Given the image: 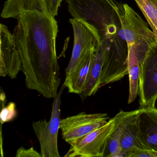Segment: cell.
Returning <instances> with one entry per match:
<instances>
[{"instance_id": "obj_1", "label": "cell", "mask_w": 157, "mask_h": 157, "mask_svg": "<svg viewBox=\"0 0 157 157\" xmlns=\"http://www.w3.org/2000/svg\"><path fill=\"white\" fill-rule=\"evenodd\" d=\"M13 34L22 63L26 87L46 98L58 94L61 76L56 53L57 22L48 13H24Z\"/></svg>"}, {"instance_id": "obj_2", "label": "cell", "mask_w": 157, "mask_h": 157, "mask_svg": "<svg viewBox=\"0 0 157 157\" xmlns=\"http://www.w3.org/2000/svg\"><path fill=\"white\" fill-rule=\"evenodd\" d=\"M66 2L72 18L95 28L101 40L116 33L112 20L116 4L113 0H66Z\"/></svg>"}, {"instance_id": "obj_3", "label": "cell", "mask_w": 157, "mask_h": 157, "mask_svg": "<svg viewBox=\"0 0 157 157\" xmlns=\"http://www.w3.org/2000/svg\"><path fill=\"white\" fill-rule=\"evenodd\" d=\"M64 85L54 97L51 117L49 121L39 120L33 123V127L37 137L42 157H60L58 147V135L60 128V104Z\"/></svg>"}, {"instance_id": "obj_4", "label": "cell", "mask_w": 157, "mask_h": 157, "mask_svg": "<svg viewBox=\"0 0 157 157\" xmlns=\"http://www.w3.org/2000/svg\"><path fill=\"white\" fill-rule=\"evenodd\" d=\"M114 10L120 24L119 37L126 43L128 49L136 43H153L157 36L150 30L147 24L139 15L127 4L119 8L116 4Z\"/></svg>"}, {"instance_id": "obj_5", "label": "cell", "mask_w": 157, "mask_h": 157, "mask_svg": "<svg viewBox=\"0 0 157 157\" xmlns=\"http://www.w3.org/2000/svg\"><path fill=\"white\" fill-rule=\"evenodd\" d=\"M138 95L140 108L155 107L157 100V41L151 45L140 65Z\"/></svg>"}, {"instance_id": "obj_6", "label": "cell", "mask_w": 157, "mask_h": 157, "mask_svg": "<svg viewBox=\"0 0 157 157\" xmlns=\"http://www.w3.org/2000/svg\"><path fill=\"white\" fill-rule=\"evenodd\" d=\"M109 118L106 113L90 114L85 112L68 117L60 122L62 138L70 145L77 140L103 126Z\"/></svg>"}, {"instance_id": "obj_7", "label": "cell", "mask_w": 157, "mask_h": 157, "mask_svg": "<svg viewBox=\"0 0 157 157\" xmlns=\"http://www.w3.org/2000/svg\"><path fill=\"white\" fill-rule=\"evenodd\" d=\"M74 33V44L71 58L66 70V76L73 72L87 53L98 46L101 36L94 27L76 19H71Z\"/></svg>"}, {"instance_id": "obj_8", "label": "cell", "mask_w": 157, "mask_h": 157, "mask_svg": "<svg viewBox=\"0 0 157 157\" xmlns=\"http://www.w3.org/2000/svg\"><path fill=\"white\" fill-rule=\"evenodd\" d=\"M115 124L113 117L103 126L77 140L70 144L65 157H101L105 144Z\"/></svg>"}, {"instance_id": "obj_9", "label": "cell", "mask_w": 157, "mask_h": 157, "mask_svg": "<svg viewBox=\"0 0 157 157\" xmlns=\"http://www.w3.org/2000/svg\"><path fill=\"white\" fill-rule=\"evenodd\" d=\"M22 63L13 34L6 25H0V76L16 78Z\"/></svg>"}, {"instance_id": "obj_10", "label": "cell", "mask_w": 157, "mask_h": 157, "mask_svg": "<svg viewBox=\"0 0 157 157\" xmlns=\"http://www.w3.org/2000/svg\"><path fill=\"white\" fill-rule=\"evenodd\" d=\"M137 122L144 148L157 151V109L155 107L137 109Z\"/></svg>"}, {"instance_id": "obj_11", "label": "cell", "mask_w": 157, "mask_h": 157, "mask_svg": "<svg viewBox=\"0 0 157 157\" xmlns=\"http://www.w3.org/2000/svg\"><path fill=\"white\" fill-rule=\"evenodd\" d=\"M153 43L140 42L128 48V72L129 79L128 104L134 101L138 94L140 69L142 60Z\"/></svg>"}, {"instance_id": "obj_12", "label": "cell", "mask_w": 157, "mask_h": 157, "mask_svg": "<svg viewBox=\"0 0 157 157\" xmlns=\"http://www.w3.org/2000/svg\"><path fill=\"white\" fill-rule=\"evenodd\" d=\"M109 43L110 38H104L95 49L85 88L80 95L82 99L94 95L101 86V76Z\"/></svg>"}, {"instance_id": "obj_13", "label": "cell", "mask_w": 157, "mask_h": 157, "mask_svg": "<svg viewBox=\"0 0 157 157\" xmlns=\"http://www.w3.org/2000/svg\"><path fill=\"white\" fill-rule=\"evenodd\" d=\"M97 47L90 50L75 70L66 76L63 85L67 88L69 93L80 95L84 90L94 52Z\"/></svg>"}, {"instance_id": "obj_14", "label": "cell", "mask_w": 157, "mask_h": 157, "mask_svg": "<svg viewBox=\"0 0 157 157\" xmlns=\"http://www.w3.org/2000/svg\"><path fill=\"white\" fill-rule=\"evenodd\" d=\"M34 11L49 14L45 0H7L1 15L3 19L17 20L24 13Z\"/></svg>"}, {"instance_id": "obj_15", "label": "cell", "mask_w": 157, "mask_h": 157, "mask_svg": "<svg viewBox=\"0 0 157 157\" xmlns=\"http://www.w3.org/2000/svg\"><path fill=\"white\" fill-rule=\"evenodd\" d=\"M133 111L124 112L121 110L115 116V124L105 144L101 157H114L120 150L121 136Z\"/></svg>"}, {"instance_id": "obj_16", "label": "cell", "mask_w": 157, "mask_h": 157, "mask_svg": "<svg viewBox=\"0 0 157 157\" xmlns=\"http://www.w3.org/2000/svg\"><path fill=\"white\" fill-rule=\"evenodd\" d=\"M120 149L124 152L126 157H130L136 148L145 149L139 134L137 110L133 111L128 123L124 129L120 140Z\"/></svg>"}, {"instance_id": "obj_17", "label": "cell", "mask_w": 157, "mask_h": 157, "mask_svg": "<svg viewBox=\"0 0 157 157\" xmlns=\"http://www.w3.org/2000/svg\"><path fill=\"white\" fill-rule=\"evenodd\" d=\"M157 36V0H134Z\"/></svg>"}, {"instance_id": "obj_18", "label": "cell", "mask_w": 157, "mask_h": 157, "mask_svg": "<svg viewBox=\"0 0 157 157\" xmlns=\"http://www.w3.org/2000/svg\"><path fill=\"white\" fill-rule=\"evenodd\" d=\"M14 103L10 102L8 106L2 108L0 115L2 124L10 122L15 118L17 115Z\"/></svg>"}, {"instance_id": "obj_19", "label": "cell", "mask_w": 157, "mask_h": 157, "mask_svg": "<svg viewBox=\"0 0 157 157\" xmlns=\"http://www.w3.org/2000/svg\"><path fill=\"white\" fill-rule=\"evenodd\" d=\"M130 157H157V151L151 149L136 148L133 150Z\"/></svg>"}, {"instance_id": "obj_20", "label": "cell", "mask_w": 157, "mask_h": 157, "mask_svg": "<svg viewBox=\"0 0 157 157\" xmlns=\"http://www.w3.org/2000/svg\"><path fill=\"white\" fill-rule=\"evenodd\" d=\"M63 0H45L48 13L55 18L58 14L59 8Z\"/></svg>"}, {"instance_id": "obj_21", "label": "cell", "mask_w": 157, "mask_h": 157, "mask_svg": "<svg viewBox=\"0 0 157 157\" xmlns=\"http://www.w3.org/2000/svg\"><path fill=\"white\" fill-rule=\"evenodd\" d=\"M16 157H42L41 153L34 149L33 147L29 149L21 147L18 149L16 155Z\"/></svg>"}]
</instances>
